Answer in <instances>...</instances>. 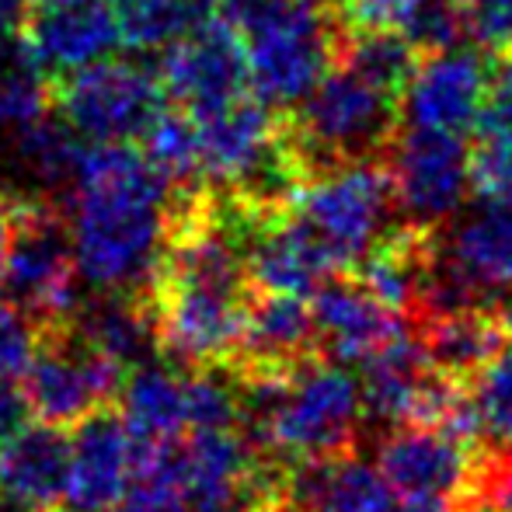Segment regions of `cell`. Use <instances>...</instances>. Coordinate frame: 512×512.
<instances>
[{
	"instance_id": "44dd1931",
	"label": "cell",
	"mask_w": 512,
	"mask_h": 512,
	"mask_svg": "<svg viewBox=\"0 0 512 512\" xmlns=\"http://www.w3.org/2000/svg\"><path fill=\"white\" fill-rule=\"evenodd\" d=\"M359 366H363V377H359L363 415L384 425H408L415 418V408L429 387L432 373H436L425 363L415 328L391 338L384 349H377Z\"/></svg>"
},
{
	"instance_id": "cb8c5ba5",
	"label": "cell",
	"mask_w": 512,
	"mask_h": 512,
	"mask_svg": "<svg viewBox=\"0 0 512 512\" xmlns=\"http://www.w3.org/2000/svg\"><path fill=\"white\" fill-rule=\"evenodd\" d=\"M84 140L53 115H39L28 126L11 129V154L18 171L35 185V196H53L63 189L67 196L81 161Z\"/></svg>"
},
{
	"instance_id": "f6af8a7d",
	"label": "cell",
	"mask_w": 512,
	"mask_h": 512,
	"mask_svg": "<svg viewBox=\"0 0 512 512\" xmlns=\"http://www.w3.org/2000/svg\"><path fill=\"white\" fill-rule=\"evenodd\" d=\"M509 60H512V53H509Z\"/></svg>"
},
{
	"instance_id": "7c38bea8",
	"label": "cell",
	"mask_w": 512,
	"mask_h": 512,
	"mask_svg": "<svg viewBox=\"0 0 512 512\" xmlns=\"http://www.w3.org/2000/svg\"><path fill=\"white\" fill-rule=\"evenodd\" d=\"M436 255L474 307L499 310L512 321V199H488L450 223Z\"/></svg>"
},
{
	"instance_id": "2e32d148",
	"label": "cell",
	"mask_w": 512,
	"mask_h": 512,
	"mask_svg": "<svg viewBox=\"0 0 512 512\" xmlns=\"http://www.w3.org/2000/svg\"><path fill=\"white\" fill-rule=\"evenodd\" d=\"M133 481V436L112 405H102L74 422L70 436L67 502L77 509L108 512Z\"/></svg>"
},
{
	"instance_id": "ee69618b",
	"label": "cell",
	"mask_w": 512,
	"mask_h": 512,
	"mask_svg": "<svg viewBox=\"0 0 512 512\" xmlns=\"http://www.w3.org/2000/svg\"><path fill=\"white\" fill-rule=\"evenodd\" d=\"M460 512H474V509H460Z\"/></svg>"
},
{
	"instance_id": "d6986e66",
	"label": "cell",
	"mask_w": 512,
	"mask_h": 512,
	"mask_svg": "<svg viewBox=\"0 0 512 512\" xmlns=\"http://www.w3.org/2000/svg\"><path fill=\"white\" fill-rule=\"evenodd\" d=\"M70 436L60 425H25L0 446V495L21 506L53 512L67 502Z\"/></svg>"
},
{
	"instance_id": "f546056e",
	"label": "cell",
	"mask_w": 512,
	"mask_h": 512,
	"mask_svg": "<svg viewBox=\"0 0 512 512\" xmlns=\"http://www.w3.org/2000/svg\"><path fill=\"white\" fill-rule=\"evenodd\" d=\"M457 7L474 49L488 60H506L512 53V0H457Z\"/></svg>"
},
{
	"instance_id": "e0dca14e",
	"label": "cell",
	"mask_w": 512,
	"mask_h": 512,
	"mask_svg": "<svg viewBox=\"0 0 512 512\" xmlns=\"http://www.w3.org/2000/svg\"><path fill=\"white\" fill-rule=\"evenodd\" d=\"M314 356H321V342H317V324L307 297L251 290L241 345H237L230 370L290 373Z\"/></svg>"
},
{
	"instance_id": "8992f818",
	"label": "cell",
	"mask_w": 512,
	"mask_h": 512,
	"mask_svg": "<svg viewBox=\"0 0 512 512\" xmlns=\"http://www.w3.org/2000/svg\"><path fill=\"white\" fill-rule=\"evenodd\" d=\"M164 105L168 95L154 70L112 56L49 81V112L88 143L140 140Z\"/></svg>"
},
{
	"instance_id": "4dcf8cb0",
	"label": "cell",
	"mask_w": 512,
	"mask_h": 512,
	"mask_svg": "<svg viewBox=\"0 0 512 512\" xmlns=\"http://www.w3.org/2000/svg\"><path fill=\"white\" fill-rule=\"evenodd\" d=\"M429 0H338L342 32H405Z\"/></svg>"
},
{
	"instance_id": "30bf717a",
	"label": "cell",
	"mask_w": 512,
	"mask_h": 512,
	"mask_svg": "<svg viewBox=\"0 0 512 512\" xmlns=\"http://www.w3.org/2000/svg\"><path fill=\"white\" fill-rule=\"evenodd\" d=\"M492 84V60L478 49H439L422 53L408 84L398 95V119L415 129L474 133Z\"/></svg>"
},
{
	"instance_id": "ab89813d",
	"label": "cell",
	"mask_w": 512,
	"mask_h": 512,
	"mask_svg": "<svg viewBox=\"0 0 512 512\" xmlns=\"http://www.w3.org/2000/svg\"><path fill=\"white\" fill-rule=\"evenodd\" d=\"M0 293H4V241H0Z\"/></svg>"
},
{
	"instance_id": "ffe728a7",
	"label": "cell",
	"mask_w": 512,
	"mask_h": 512,
	"mask_svg": "<svg viewBox=\"0 0 512 512\" xmlns=\"http://www.w3.org/2000/svg\"><path fill=\"white\" fill-rule=\"evenodd\" d=\"M425 363L450 380H471L512 338V321L499 310L464 307L422 317L415 324Z\"/></svg>"
},
{
	"instance_id": "7a4b0ae2",
	"label": "cell",
	"mask_w": 512,
	"mask_h": 512,
	"mask_svg": "<svg viewBox=\"0 0 512 512\" xmlns=\"http://www.w3.org/2000/svg\"><path fill=\"white\" fill-rule=\"evenodd\" d=\"M213 7L241 39L251 95L276 112H290L338 56V21L300 0H213Z\"/></svg>"
},
{
	"instance_id": "60d3db41",
	"label": "cell",
	"mask_w": 512,
	"mask_h": 512,
	"mask_svg": "<svg viewBox=\"0 0 512 512\" xmlns=\"http://www.w3.org/2000/svg\"><path fill=\"white\" fill-rule=\"evenodd\" d=\"M300 4H310V7H324V4H338V0H300Z\"/></svg>"
},
{
	"instance_id": "1f68e13d",
	"label": "cell",
	"mask_w": 512,
	"mask_h": 512,
	"mask_svg": "<svg viewBox=\"0 0 512 512\" xmlns=\"http://www.w3.org/2000/svg\"><path fill=\"white\" fill-rule=\"evenodd\" d=\"M42 324L21 307L0 304V380H21L35 349H39Z\"/></svg>"
},
{
	"instance_id": "603a6c76",
	"label": "cell",
	"mask_w": 512,
	"mask_h": 512,
	"mask_svg": "<svg viewBox=\"0 0 512 512\" xmlns=\"http://www.w3.org/2000/svg\"><path fill=\"white\" fill-rule=\"evenodd\" d=\"M119 415L133 439H164L189 432L185 370L168 359H150L126 373L119 387Z\"/></svg>"
},
{
	"instance_id": "484cf974",
	"label": "cell",
	"mask_w": 512,
	"mask_h": 512,
	"mask_svg": "<svg viewBox=\"0 0 512 512\" xmlns=\"http://www.w3.org/2000/svg\"><path fill=\"white\" fill-rule=\"evenodd\" d=\"M335 63L398 98L418 63V49L401 32H342Z\"/></svg>"
},
{
	"instance_id": "d4e9b609",
	"label": "cell",
	"mask_w": 512,
	"mask_h": 512,
	"mask_svg": "<svg viewBox=\"0 0 512 512\" xmlns=\"http://www.w3.org/2000/svg\"><path fill=\"white\" fill-rule=\"evenodd\" d=\"M140 154L150 168L175 189V196L199 189V147H196V122L185 108H168L150 119L140 133Z\"/></svg>"
},
{
	"instance_id": "e575fe53",
	"label": "cell",
	"mask_w": 512,
	"mask_h": 512,
	"mask_svg": "<svg viewBox=\"0 0 512 512\" xmlns=\"http://www.w3.org/2000/svg\"><path fill=\"white\" fill-rule=\"evenodd\" d=\"M474 133H512V60H502V70H492L488 98Z\"/></svg>"
},
{
	"instance_id": "6da1fadb",
	"label": "cell",
	"mask_w": 512,
	"mask_h": 512,
	"mask_svg": "<svg viewBox=\"0 0 512 512\" xmlns=\"http://www.w3.org/2000/svg\"><path fill=\"white\" fill-rule=\"evenodd\" d=\"M81 283L98 293L147 297L164 244L175 189L129 143L81 150L74 182L60 199Z\"/></svg>"
},
{
	"instance_id": "9a60e30c",
	"label": "cell",
	"mask_w": 512,
	"mask_h": 512,
	"mask_svg": "<svg viewBox=\"0 0 512 512\" xmlns=\"http://www.w3.org/2000/svg\"><path fill=\"white\" fill-rule=\"evenodd\" d=\"M244 276L255 293L310 297L324 279L342 276V272L331 265L317 237L286 209L251 227L244 241Z\"/></svg>"
},
{
	"instance_id": "ba28073f",
	"label": "cell",
	"mask_w": 512,
	"mask_h": 512,
	"mask_svg": "<svg viewBox=\"0 0 512 512\" xmlns=\"http://www.w3.org/2000/svg\"><path fill=\"white\" fill-rule=\"evenodd\" d=\"M384 164L394 189V213L405 216L408 227H443L474 192L471 150L457 133L405 126V133H394L387 143Z\"/></svg>"
},
{
	"instance_id": "4fadbf2b",
	"label": "cell",
	"mask_w": 512,
	"mask_h": 512,
	"mask_svg": "<svg viewBox=\"0 0 512 512\" xmlns=\"http://www.w3.org/2000/svg\"><path fill=\"white\" fill-rule=\"evenodd\" d=\"M377 471L401 499H446L464 509L474 457L464 439L436 425H398L377 446Z\"/></svg>"
},
{
	"instance_id": "7bdbcfd3",
	"label": "cell",
	"mask_w": 512,
	"mask_h": 512,
	"mask_svg": "<svg viewBox=\"0 0 512 512\" xmlns=\"http://www.w3.org/2000/svg\"><path fill=\"white\" fill-rule=\"evenodd\" d=\"M290 512H310V509H290Z\"/></svg>"
},
{
	"instance_id": "4316f807",
	"label": "cell",
	"mask_w": 512,
	"mask_h": 512,
	"mask_svg": "<svg viewBox=\"0 0 512 512\" xmlns=\"http://www.w3.org/2000/svg\"><path fill=\"white\" fill-rule=\"evenodd\" d=\"M209 14H213V0H122V46L140 53L164 49Z\"/></svg>"
},
{
	"instance_id": "8fae6325",
	"label": "cell",
	"mask_w": 512,
	"mask_h": 512,
	"mask_svg": "<svg viewBox=\"0 0 512 512\" xmlns=\"http://www.w3.org/2000/svg\"><path fill=\"white\" fill-rule=\"evenodd\" d=\"M157 77L164 95L175 98L178 108L189 115L209 112L248 91L244 46L220 14H209L182 39L164 46Z\"/></svg>"
},
{
	"instance_id": "8d00e7d4",
	"label": "cell",
	"mask_w": 512,
	"mask_h": 512,
	"mask_svg": "<svg viewBox=\"0 0 512 512\" xmlns=\"http://www.w3.org/2000/svg\"><path fill=\"white\" fill-rule=\"evenodd\" d=\"M28 418H32V411H28L21 387H14V380H0V446L11 443L28 425Z\"/></svg>"
},
{
	"instance_id": "b9f144b4",
	"label": "cell",
	"mask_w": 512,
	"mask_h": 512,
	"mask_svg": "<svg viewBox=\"0 0 512 512\" xmlns=\"http://www.w3.org/2000/svg\"><path fill=\"white\" fill-rule=\"evenodd\" d=\"M53 512H95V509H77V506H67V509H53Z\"/></svg>"
},
{
	"instance_id": "f1b7e54d",
	"label": "cell",
	"mask_w": 512,
	"mask_h": 512,
	"mask_svg": "<svg viewBox=\"0 0 512 512\" xmlns=\"http://www.w3.org/2000/svg\"><path fill=\"white\" fill-rule=\"evenodd\" d=\"M471 401L478 411L481 436L495 439L499 446H512V338L474 373Z\"/></svg>"
},
{
	"instance_id": "83f0119b",
	"label": "cell",
	"mask_w": 512,
	"mask_h": 512,
	"mask_svg": "<svg viewBox=\"0 0 512 512\" xmlns=\"http://www.w3.org/2000/svg\"><path fill=\"white\" fill-rule=\"evenodd\" d=\"M49 112V81L32 70L21 49L0 46V136Z\"/></svg>"
},
{
	"instance_id": "d6a6232c",
	"label": "cell",
	"mask_w": 512,
	"mask_h": 512,
	"mask_svg": "<svg viewBox=\"0 0 512 512\" xmlns=\"http://www.w3.org/2000/svg\"><path fill=\"white\" fill-rule=\"evenodd\" d=\"M471 185L478 196L512 199V133H481L471 154Z\"/></svg>"
},
{
	"instance_id": "3957f363",
	"label": "cell",
	"mask_w": 512,
	"mask_h": 512,
	"mask_svg": "<svg viewBox=\"0 0 512 512\" xmlns=\"http://www.w3.org/2000/svg\"><path fill=\"white\" fill-rule=\"evenodd\" d=\"M286 115V133L304 161L307 175L331 164L377 157L398 133V98L363 81L342 63H331L324 77Z\"/></svg>"
},
{
	"instance_id": "52a82bcc",
	"label": "cell",
	"mask_w": 512,
	"mask_h": 512,
	"mask_svg": "<svg viewBox=\"0 0 512 512\" xmlns=\"http://www.w3.org/2000/svg\"><path fill=\"white\" fill-rule=\"evenodd\" d=\"M126 370L84 342L74 321L42 324L39 349L21 373V394L39 422L70 429L88 411L115 405Z\"/></svg>"
},
{
	"instance_id": "d590c367",
	"label": "cell",
	"mask_w": 512,
	"mask_h": 512,
	"mask_svg": "<svg viewBox=\"0 0 512 512\" xmlns=\"http://www.w3.org/2000/svg\"><path fill=\"white\" fill-rule=\"evenodd\" d=\"M112 512H192V509H189V502H185L182 495H175V492L133 485V492L126 488V495L115 502Z\"/></svg>"
},
{
	"instance_id": "836d02e7",
	"label": "cell",
	"mask_w": 512,
	"mask_h": 512,
	"mask_svg": "<svg viewBox=\"0 0 512 512\" xmlns=\"http://www.w3.org/2000/svg\"><path fill=\"white\" fill-rule=\"evenodd\" d=\"M474 512H512V446H502L492 457L474 464L467 506Z\"/></svg>"
},
{
	"instance_id": "277c9868",
	"label": "cell",
	"mask_w": 512,
	"mask_h": 512,
	"mask_svg": "<svg viewBox=\"0 0 512 512\" xmlns=\"http://www.w3.org/2000/svg\"><path fill=\"white\" fill-rule=\"evenodd\" d=\"M290 213L317 237L338 272L356 262L391 230L394 189L380 157H356L307 175L290 199Z\"/></svg>"
},
{
	"instance_id": "5b68a950",
	"label": "cell",
	"mask_w": 512,
	"mask_h": 512,
	"mask_svg": "<svg viewBox=\"0 0 512 512\" xmlns=\"http://www.w3.org/2000/svg\"><path fill=\"white\" fill-rule=\"evenodd\" d=\"M4 241V290L11 304L39 324L70 321L81 307V276L60 199L18 192Z\"/></svg>"
},
{
	"instance_id": "ac0fdd59",
	"label": "cell",
	"mask_w": 512,
	"mask_h": 512,
	"mask_svg": "<svg viewBox=\"0 0 512 512\" xmlns=\"http://www.w3.org/2000/svg\"><path fill=\"white\" fill-rule=\"evenodd\" d=\"M283 499L290 509L310 512H394L398 506L384 474L352 450L293 460L283 474Z\"/></svg>"
},
{
	"instance_id": "bcb514c9",
	"label": "cell",
	"mask_w": 512,
	"mask_h": 512,
	"mask_svg": "<svg viewBox=\"0 0 512 512\" xmlns=\"http://www.w3.org/2000/svg\"><path fill=\"white\" fill-rule=\"evenodd\" d=\"M119 4H122V0H119Z\"/></svg>"
},
{
	"instance_id": "5bb4252c",
	"label": "cell",
	"mask_w": 512,
	"mask_h": 512,
	"mask_svg": "<svg viewBox=\"0 0 512 512\" xmlns=\"http://www.w3.org/2000/svg\"><path fill=\"white\" fill-rule=\"evenodd\" d=\"M310 314L317 324V342H321L324 359H335L342 366L363 363L377 349H384L391 338L405 335L411 317L384 307L373 300L356 279L331 276L310 293Z\"/></svg>"
},
{
	"instance_id": "74e56055",
	"label": "cell",
	"mask_w": 512,
	"mask_h": 512,
	"mask_svg": "<svg viewBox=\"0 0 512 512\" xmlns=\"http://www.w3.org/2000/svg\"><path fill=\"white\" fill-rule=\"evenodd\" d=\"M11 209H14V192L0 189V241L7 237V223H11Z\"/></svg>"
},
{
	"instance_id": "7402d4cb",
	"label": "cell",
	"mask_w": 512,
	"mask_h": 512,
	"mask_svg": "<svg viewBox=\"0 0 512 512\" xmlns=\"http://www.w3.org/2000/svg\"><path fill=\"white\" fill-rule=\"evenodd\" d=\"M70 321L84 335V342L95 345L102 356L119 363L126 373L140 363L161 359L147 297L98 293V300H81V307H77V314Z\"/></svg>"
},
{
	"instance_id": "f35d334b",
	"label": "cell",
	"mask_w": 512,
	"mask_h": 512,
	"mask_svg": "<svg viewBox=\"0 0 512 512\" xmlns=\"http://www.w3.org/2000/svg\"><path fill=\"white\" fill-rule=\"evenodd\" d=\"M0 512H42V509H32V506H21V502H11L0 495Z\"/></svg>"
},
{
	"instance_id": "9c48e42d",
	"label": "cell",
	"mask_w": 512,
	"mask_h": 512,
	"mask_svg": "<svg viewBox=\"0 0 512 512\" xmlns=\"http://www.w3.org/2000/svg\"><path fill=\"white\" fill-rule=\"evenodd\" d=\"M18 49L46 81L108 60L122 49L112 0H39L18 21Z\"/></svg>"
}]
</instances>
